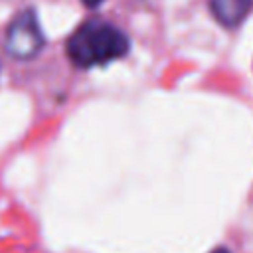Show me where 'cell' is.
<instances>
[{"label":"cell","mask_w":253,"mask_h":253,"mask_svg":"<svg viewBox=\"0 0 253 253\" xmlns=\"http://www.w3.org/2000/svg\"><path fill=\"white\" fill-rule=\"evenodd\" d=\"M130 40L115 24L91 18L83 22L65 43L67 57L75 67L91 69L97 65H107L128 53Z\"/></svg>","instance_id":"cell-1"},{"label":"cell","mask_w":253,"mask_h":253,"mask_svg":"<svg viewBox=\"0 0 253 253\" xmlns=\"http://www.w3.org/2000/svg\"><path fill=\"white\" fill-rule=\"evenodd\" d=\"M105 0H83V4L85 6H89V8H97V6H101Z\"/></svg>","instance_id":"cell-4"},{"label":"cell","mask_w":253,"mask_h":253,"mask_svg":"<svg viewBox=\"0 0 253 253\" xmlns=\"http://www.w3.org/2000/svg\"><path fill=\"white\" fill-rule=\"evenodd\" d=\"M251 8L253 0H210V10L213 18L225 28L239 26L251 12Z\"/></svg>","instance_id":"cell-3"},{"label":"cell","mask_w":253,"mask_h":253,"mask_svg":"<svg viewBox=\"0 0 253 253\" xmlns=\"http://www.w3.org/2000/svg\"><path fill=\"white\" fill-rule=\"evenodd\" d=\"M45 43L42 26L38 22V14L34 8L20 10L8 24L4 36V49L10 57L28 61L34 59Z\"/></svg>","instance_id":"cell-2"},{"label":"cell","mask_w":253,"mask_h":253,"mask_svg":"<svg viewBox=\"0 0 253 253\" xmlns=\"http://www.w3.org/2000/svg\"><path fill=\"white\" fill-rule=\"evenodd\" d=\"M211 253H229V249H225V247H217V249H213Z\"/></svg>","instance_id":"cell-5"}]
</instances>
